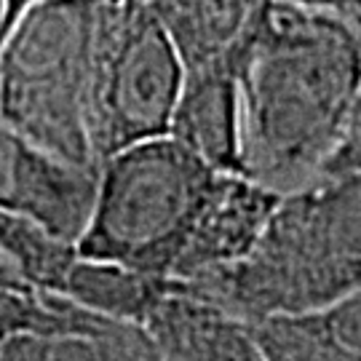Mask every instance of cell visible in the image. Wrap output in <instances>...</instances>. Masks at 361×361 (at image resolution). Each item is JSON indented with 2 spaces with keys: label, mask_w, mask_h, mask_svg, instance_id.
Instances as JSON below:
<instances>
[{
  "label": "cell",
  "mask_w": 361,
  "mask_h": 361,
  "mask_svg": "<svg viewBox=\"0 0 361 361\" xmlns=\"http://www.w3.org/2000/svg\"><path fill=\"white\" fill-rule=\"evenodd\" d=\"M241 174L289 193L326 171L361 91V22L265 0L238 56Z\"/></svg>",
  "instance_id": "obj_1"
},
{
  "label": "cell",
  "mask_w": 361,
  "mask_h": 361,
  "mask_svg": "<svg viewBox=\"0 0 361 361\" xmlns=\"http://www.w3.org/2000/svg\"><path fill=\"white\" fill-rule=\"evenodd\" d=\"M174 281L246 324L359 289L361 171L322 174L284 193L246 257Z\"/></svg>",
  "instance_id": "obj_2"
},
{
  "label": "cell",
  "mask_w": 361,
  "mask_h": 361,
  "mask_svg": "<svg viewBox=\"0 0 361 361\" xmlns=\"http://www.w3.org/2000/svg\"><path fill=\"white\" fill-rule=\"evenodd\" d=\"M214 177L169 134L121 147L99 164L78 252L166 279Z\"/></svg>",
  "instance_id": "obj_3"
},
{
  "label": "cell",
  "mask_w": 361,
  "mask_h": 361,
  "mask_svg": "<svg viewBox=\"0 0 361 361\" xmlns=\"http://www.w3.org/2000/svg\"><path fill=\"white\" fill-rule=\"evenodd\" d=\"M94 8L38 0L0 40V123L83 166H99L86 134Z\"/></svg>",
  "instance_id": "obj_4"
},
{
  "label": "cell",
  "mask_w": 361,
  "mask_h": 361,
  "mask_svg": "<svg viewBox=\"0 0 361 361\" xmlns=\"http://www.w3.org/2000/svg\"><path fill=\"white\" fill-rule=\"evenodd\" d=\"M185 67L150 0H97L86 75V134L102 164L121 147L161 137Z\"/></svg>",
  "instance_id": "obj_5"
},
{
  "label": "cell",
  "mask_w": 361,
  "mask_h": 361,
  "mask_svg": "<svg viewBox=\"0 0 361 361\" xmlns=\"http://www.w3.org/2000/svg\"><path fill=\"white\" fill-rule=\"evenodd\" d=\"M99 166L73 164L0 123V209L78 244L86 231Z\"/></svg>",
  "instance_id": "obj_6"
},
{
  "label": "cell",
  "mask_w": 361,
  "mask_h": 361,
  "mask_svg": "<svg viewBox=\"0 0 361 361\" xmlns=\"http://www.w3.org/2000/svg\"><path fill=\"white\" fill-rule=\"evenodd\" d=\"M279 198L281 193L238 171H217L166 279H193L246 257Z\"/></svg>",
  "instance_id": "obj_7"
},
{
  "label": "cell",
  "mask_w": 361,
  "mask_h": 361,
  "mask_svg": "<svg viewBox=\"0 0 361 361\" xmlns=\"http://www.w3.org/2000/svg\"><path fill=\"white\" fill-rule=\"evenodd\" d=\"M140 326L153 340L158 359H259L252 326L244 319L182 289L171 279H164V286L150 302Z\"/></svg>",
  "instance_id": "obj_8"
},
{
  "label": "cell",
  "mask_w": 361,
  "mask_h": 361,
  "mask_svg": "<svg viewBox=\"0 0 361 361\" xmlns=\"http://www.w3.org/2000/svg\"><path fill=\"white\" fill-rule=\"evenodd\" d=\"M166 134L214 171H238V73L228 62L188 67Z\"/></svg>",
  "instance_id": "obj_9"
},
{
  "label": "cell",
  "mask_w": 361,
  "mask_h": 361,
  "mask_svg": "<svg viewBox=\"0 0 361 361\" xmlns=\"http://www.w3.org/2000/svg\"><path fill=\"white\" fill-rule=\"evenodd\" d=\"M249 326L259 359L361 361V286L322 308L271 313Z\"/></svg>",
  "instance_id": "obj_10"
},
{
  "label": "cell",
  "mask_w": 361,
  "mask_h": 361,
  "mask_svg": "<svg viewBox=\"0 0 361 361\" xmlns=\"http://www.w3.org/2000/svg\"><path fill=\"white\" fill-rule=\"evenodd\" d=\"M265 0H150L182 67L238 65Z\"/></svg>",
  "instance_id": "obj_11"
},
{
  "label": "cell",
  "mask_w": 361,
  "mask_h": 361,
  "mask_svg": "<svg viewBox=\"0 0 361 361\" xmlns=\"http://www.w3.org/2000/svg\"><path fill=\"white\" fill-rule=\"evenodd\" d=\"M161 286L164 276L134 271L110 259L86 257L78 252L75 262L70 265L62 289L56 295L104 316L140 324L150 302L161 292Z\"/></svg>",
  "instance_id": "obj_12"
},
{
  "label": "cell",
  "mask_w": 361,
  "mask_h": 361,
  "mask_svg": "<svg viewBox=\"0 0 361 361\" xmlns=\"http://www.w3.org/2000/svg\"><path fill=\"white\" fill-rule=\"evenodd\" d=\"M0 252L30 289L56 295L78 257V244L22 214L0 209Z\"/></svg>",
  "instance_id": "obj_13"
},
{
  "label": "cell",
  "mask_w": 361,
  "mask_h": 361,
  "mask_svg": "<svg viewBox=\"0 0 361 361\" xmlns=\"http://www.w3.org/2000/svg\"><path fill=\"white\" fill-rule=\"evenodd\" d=\"M70 300L38 289H0V345L16 332H43L67 319Z\"/></svg>",
  "instance_id": "obj_14"
},
{
  "label": "cell",
  "mask_w": 361,
  "mask_h": 361,
  "mask_svg": "<svg viewBox=\"0 0 361 361\" xmlns=\"http://www.w3.org/2000/svg\"><path fill=\"white\" fill-rule=\"evenodd\" d=\"M284 3H295V6L316 8V11H332L361 22V0H284Z\"/></svg>",
  "instance_id": "obj_15"
},
{
  "label": "cell",
  "mask_w": 361,
  "mask_h": 361,
  "mask_svg": "<svg viewBox=\"0 0 361 361\" xmlns=\"http://www.w3.org/2000/svg\"><path fill=\"white\" fill-rule=\"evenodd\" d=\"M32 3H38V0H6L3 3V19H0V40H3V35L11 30L13 25H16V19L22 16V13L32 6Z\"/></svg>",
  "instance_id": "obj_16"
},
{
  "label": "cell",
  "mask_w": 361,
  "mask_h": 361,
  "mask_svg": "<svg viewBox=\"0 0 361 361\" xmlns=\"http://www.w3.org/2000/svg\"><path fill=\"white\" fill-rule=\"evenodd\" d=\"M0 289H30L22 281V276L13 271V265L6 259V255L0 252Z\"/></svg>",
  "instance_id": "obj_17"
},
{
  "label": "cell",
  "mask_w": 361,
  "mask_h": 361,
  "mask_svg": "<svg viewBox=\"0 0 361 361\" xmlns=\"http://www.w3.org/2000/svg\"><path fill=\"white\" fill-rule=\"evenodd\" d=\"M3 3H6V0H0V19H3Z\"/></svg>",
  "instance_id": "obj_18"
}]
</instances>
